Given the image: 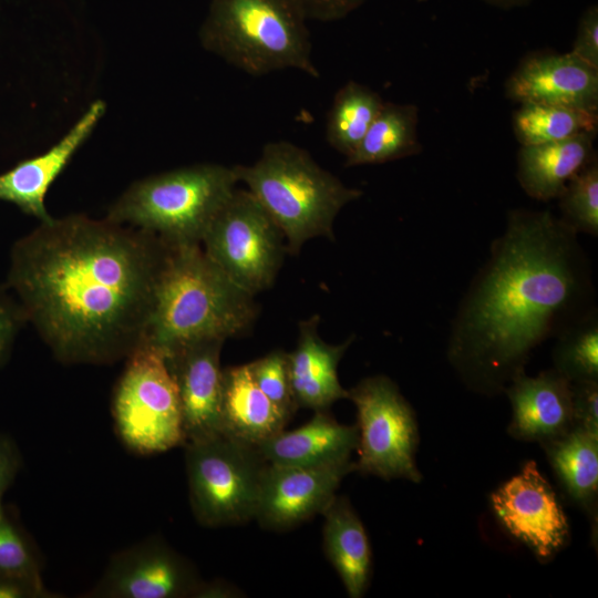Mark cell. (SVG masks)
<instances>
[{
    "instance_id": "cell-12",
    "label": "cell",
    "mask_w": 598,
    "mask_h": 598,
    "mask_svg": "<svg viewBox=\"0 0 598 598\" xmlns=\"http://www.w3.org/2000/svg\"><path fill=\"white\" fill-rule=\"evenodd\" d=\"M495 516L509 535L540 560L553 558L566 544L569 525L556 494L534 461L491 495Z\"/></svg>"
},
{
    "instance_id": "cell-7",
    "label": "cell",
    "mask_w": 598,
    "mask_h": 598,
    "mask_svg": "<svg viewBox=\"0 0 598 598\" xmlns=\"http://www.w3.org/2000/svg\"><path fill=\"white\" fill-rule=\"evenodd\" d=\"M183 446L189 502L197 522L220 527L254 519L268 464L257 447L224 434Z\"/></svg>"
},
{
    "instance_id": "cell-24",
    "label": "cell",
    "mask_w": 598,
    "mask_h": 598,
    "mask_svg": "<svg viewBox=\"0 0 598 598\" xmlns=\"http://www.w3.org/2000/svg\"><path fill=\"white\" fill-rule=\"evenodd\" d=\"M419 110L414 104L384 102L346 166L383 164L419 154Z\"/></svg>"
},
{
    "instance_id": "cell-10",
    "label": "cell",
    "mask_w": 598,
    "mask_h": 598,
    "mask_svg": "<svg viewBox=\"0 0 598 598\" xmlns=\"http://www.w3.org/2000/svg\"><path fill=\"white\" fill-rule=\"evenodd\" d=\"M358 413L355 471L383 480H422L416 466L419 429L414 412L396 384L378 374L348 390Z\"/></svg>"
},
{
    "instance_id": "cell-27",
    "label": "cell",
    "mask_w": 598,
    "mask_h": 598,
    "mask_svg": "<svg viewBox=\"0 0 598 598\" xmlns=\"http://www.w3.org/2000/svg\"><path fill=\"white\" fill-rule=\"evenodd\" d=\"M553 361L570 382L598 381L597 309L556 337Z\"/></svg>"
},
{
    "instance_id": "cell-38",
    "label": "cell",
    "mask_w": 598,
    "mask_h": 598,
    "mask_svg": "<svg viewBox=\"0 0 598 598\" xmlns=\"http://www.w3.org/2000/svg\"><path fill=\"white\" fill-rule=\"evenodd\" d=\"M489 4H493L495 7H499L503 9H509L515 7H520L526 3H528L530 0H483Z\"/></svg>"
},
{
    "instance_id": "cell-2",
    "label": "cell",
    "mask_w": 598,
    "mask_h": 598,
    "mask_svg": "<svg viewBox=\"0 0 598 598\" xmlns=\"http://www.w3.org/2000/svg\"><path fill=\"white\" fill-rule=\"evenodd\" d=\"M578 234L548 209H511L452 319L447 358L468 389L504 392L534 350L597 309Z\"/></svg>"
},
{
    "instance_id": "cell-36",
    "label": "cell",
    "mask_w": 598,
    "mask_h": 598,
    "mask_svg": "<svg viewBox=\"0 0 598 598\" xmlns=\"http://www.w3.org/2000/svg\"><path fill=\"white\" fill-rule=\"evenodd\" d=\"M21 465L20 453L13 441L0 434V502L14 481Z\"/></svg>"
},
{
    "instance_id": "cell-4",
    "label": "cell",
    "mask_w": 598,
    "mask_h": 598,
    "mask_svg": "<svg viewBox=\"0 0 598 598\" xmlns=\"http://www.w3.org/2000/svg\"><path fill=\"white\" fill-rule=\"evenodd\" d=\"M234 167L238 182L282 231L291 255L315 237L333 239L338 214L362 196V190L344 185L288 141L269 142L255 163Z\"/></svg>"
},
{
    "instance_id": "cell-28",
    "label": "cell",
    "mask_w": 598,
    "mask_h": 598,
    "mask_svg": "<svg viewBox=\"0 0 598 598\" xmlns=\"http://www.w3.org/2000/svg\"><path fill=\"white\" fill-rule=\"evenodd\" d=\"M559 218L577 234L598 236V162L594 157L557 198Z\"/></svg>"
},
{
    "instance_id": "cell-14",
    "label": "cell",
    "mask_w": 598,
    "mask_h": 598,
    "mask_svg": "<svg viewBox=\"0 0 598 598\" xmlns=\"http://www.w3.org/2000/svg\"><path fill=\"white\" fill-rule=\"evenodd\" d=\"M224 339H205L165 355L177 386L185 443L221 434Z\"/></svg>"
},
{
    "instance_id": "cell-29",
    "label": "cell",
    "mask_w": 598,
    "mask_h": 598,
    "mask_svg": "<svg viewBox=\"0 0 598 598\" xmlns=\"http://www.w3.org/2000/svg\"><path fill=\"white\" fill-rule=\"evenodd\" d=\"M247 365L258 388L291 419L298 406L291 386L288 352L275 350Z\"/></svg>"
},
{
    "instance_id": "cell-11",
    "label": "cell",
    "mask_w": 598,
    "mask_h": 598,
    "mask_svg": "<svg viewBox=\"0 0 598 598\" xmlns=\"http://www.w3.org/2000/svg\"><path fill=\"white\" fill-rule=\"evenodd\" d=\"M204 580L189 560L156 537L116 553L87 592L93 598H197Z\"/></svg>"
},
{
    "instance_id": "cell-9",
    "label": "cell",
    "mask_w": 598,
    "mask_h": 598,
    "mask_svg": "<svg viewBox=\"0 0 598 598\" xmlns=\"http://www.w3.org/2000/svg\"><path fill=\"white\" fill-rule=\"evenodd\" d=\"M236 285L256 296L275 281L287 254L282 231L247 189H235L202 240Z\"/></svg>"
},
{
    "instance_id": "cell-32",
    "label": "cell",
    "mask_w": 598,
    "mask_h": 598,
    "mask_svg": "<svg viewBox=\"0 0 598 598\" xmlns=\"http://www.w3.org/2000/svg\"><path fill=\"white\" fill-rule=\"evenodd\" d=\"M573 55L598 70V7L589 6L581 14L573 48Z\"/></svg>"
},
{
    "instance_id": "cell-22",
    "label": "cell",
    "mask_w": 598,
    "mask_h": 598,
    "mask_svg": "<svg viewBox=\"0 0 598 598\" xmlns=\"http://www.w3.org/2000/svg\"><path fill=\"white\" fill-rule=\"evenodd\" d=\"M323 549L349 597L361 598L370 582L372 554L362 522L346 496H334L323 511Z\"/></svg>"
},
{
    "instance_id": "cell-33",
    "label": "cell",
    "mask_w": 598,
    "mask_h": 598,
    "mask_svg": "<svg viewBox=\"0 0 598 598\" xmlns=\"http://www.w3.org/2000/svg\"><path fill=\"white\" fill-rule=\"evenodd\" d=\"M25 320L21 306L0 288V365L8 359L14 338Z\"/></svg>"
},
{
    "instance_id": "cell-18",
    "label": "cell",
    "mask_w": 598,
    "mask_h": 598,
    "mask_svg": "<svg viewBox=\"0 0 598 598\" xmlns=\"http://www.w3.org/2000/svg\"><path fill=\"white\" fill-rule=\"evenodd\" d=\"M320 317L299 322L297 347L288 352L290 380L296 404L313 411L328 410L349 392L339 382L338 364L354 336L340 344L324 342L319 333Z\"/></svg>"
},
{
    "instance_id": "cell-35",
    "label": "cell",
    "mask_w": 598,
    "mask_h": 598,
    "mask_svg": "<svg viewBox=\"0 0 598 598\" xmlns=\"http://www.w3.org/2000/svg\"><path fill=\"white\" fill-rule=\"evenodd\" d=\"M41 579L0 571V598H53Z\"/></svg>"
},
{
    "instance_id": "cell-31",
    "label": "cell",
    "mask_w": 598,
    "mask_h": 598,
    "mask_svg": "<svg viewBox=\"0 0 598 598\" xmlns=\"http://www.w3.org/2000/svg\"><path fill=\"white\" fill-rule=\"evenodd\" d=\"M574 426L598 435V381L571 382Z\"/></svg>"
},
{
    "instance_id": "cell-20",
    "label": "cell",
    "mask_w": 598,
    "mask_h": 598,
    "mask_svg": "<svg viewBox=\"0 0 598 598\" xmlns=\"http://www.w3.org/2000/svg\"><path fill=\"white\" fill-rule=\"evenodd\" d=\"M595 136L584 133L563 141L520 145L516 177L523 190L536 200L557 199L568 182L596 157Z\"/></svg>"
},
{
    "instance_id": "cell-8",
    "label": "cell",
    "mask_w": 598,
    "mask_h": 598,
    "mask_svg": "<svg viewBox=\"0 0 598 598\" xmlns=\"http://www.w3.org/2000/svg\"><path fill=\"white\" fill-rule=\"evenodd\" d=\"M126 360L112 404L122 442L143 455L184 445L178 391L164 353L141 343Z\"/></svg>"
},
{
    "instance_id": "cell-34",
    "label": "cell",
    "mask_w": 598,
    "mask_h": 598,
    "mask_svg": "<svg viewBox=\"0 0 598 598\" xmlns=\"http://www.w3.org/2000/svg\"><path fill=\"white\" fill-rule=\"evenodd\" d=\"M308 20L337 21L361 7L365 0H293Z\"/></svg>"
},
{
    "instance_id": "cell-30",
    "label": "cell",
    "mask_w": 598,
    "mask_h": 598,
    "mask_svg": "<svg viewBox=\"0 0 598 598\" xmlns=\"http://www.w3.org/2000/svg\"><path fill=\"white\" fill-rule=\"evenodd\" d=\"M0 571L41 579L37 556L0 502Z\"/></svg>"
},
{
    "instance_id": "cell-17",
    "label": "cell",
    "mask_w": 598,
    "mask_h": 598,
    "mask_svg": "<svg viewBox=\"0 0 598 598\" xmlns=\"http://www.w3.org/2000/svg\"><path fill=\"white\" fill-rule=\"evenodd\" d=\"M104 111L105 104L102 101L92 103L70 132L51 150L22 161L0 174V200L17 205L41 223L51 220L44 205L45 194L91 134Z\"/></svg>"
},
{
    "instance_id": "cell-19",
    "label": "cell",
    "mask_w": 598,
    "mask_h": 598,
    "mask_svg": "<svg viewBox=\"0 0 598 598\" xmlns=\"http://www.w3.org/2000/svg\"><path fill=\"white\" fill-rule=\"evenodd\" d=\"M358 441L357 424H341L320 410L302 426L282 430L256 447L268 464L307 467L350 461Z\"/></svg>"
},
{
    "instance_id": "cell-5",
    "label": "cell",
    "mask_w": 598,
    "mask_h": 598,
    "mask_svg": "<svg viewBox=\"0 0 598 598\" xmlns=\"http://www.w3.org/2000/svg\"><path fill=\"white\" fill-rule=\"evenodd\" d=\"M307 20L293 0H212L199 37L252 76L296 69L318 78Z\"/></svg>"
},
{
    "instance_id": "cell-6",
    "label": "cell",
    "mask_w": 598,
    "mask_h": 598,
    "mask_svg": "<svg viewBox=\"0 0 598 598\" xmlns=\"http://www.w3.org/2000/svg\"><path fill=\"white\" fill-rule=\"evenodd\" d=\"M237 183L234 166L177 168L133 184L110 208L106 219L153 234L167 245H200Z\"/></svg>"
},
{
    "instance_id": "cell-26",
    "label": "cell",
    "mask_w": 598,
    "mask_h": 598,
    "mask_svg": "<svg viewBox=\"0 0 598 598\" xmlns=\"http://www.w3.org/2000/svg\"><path fill=\"white\" fill-rule=\"evenodd\" d=\"M598 112L524 103L513 115V132L520 145L567 140L584 133H597Z\"/></svg>"
},
{
    "instance_id": "cell-16",
    "label": "cell",
    "mask_w": 598,
    "mask_h": 598,
    "mask_svg": "<svg viewBox=\"0 0 598 598\" xmlns=\"http://www.w3.org/2000/svg\"><path fill=\"white\" fill-rule=\"evenodd\" d=\"M512 405L508 433L516 440H554L574 426L571 382L555 368L528 377L518 373L506 386Z\"/></svg>"
},
{
    "instance_id": "cell-13",
    "label": "cell",
    "mask_w": 598,
    "mask_h": 598,
    "mask_svg": "<svg viewBox=\"0 0 598 598\" xmlns=\"http://www.w3.org/2000/svg\"><path fill=\"white\" fill-rule=\"evenodd\" d=\"M353 471L351 460L307 467L267 464L254 519L267 529L296 527L322 514L341 481Z\"/></svg>"
},
{
    "instance_id": "cell-37",
    "label": "cell",
    "mask_w": 598,
    "mask_h": 598,
    "mask_svg": "<svg viewBox=\"0 0 598 598\" xmlns=\"http://www.w3.org/2000/svg\"><path fill=\"white\" fill-rule=\"evenodd\" d=\"M241 594L236 587L227 582L217 580L212 582L204 581L197 598H221V597H238Z\"/></svg>"
},
{
    "instance_id": "cell-1",
    "label": "cell",
    "mask_w": 598,
    "mask_h": 598,
    "mask_svg": "<svg viewBox=\"0 0 598 598\" xmlns=\"http://www.w3.org/2000/svg\"><path fill=\"white\" fill-rule=\"evenodd\" d=\"M166 249L106 218H52L13 245L8 286L60 361L112 363L142 342Z\"/></svg>"
},
{
    "instance_id": "cell-15",
    "label": "cell",
    "mask_w": 598,
    "mask_h": 598,
    "mask_svg": "<svg viewBox=\"0 0 598 598\" xmlns=\"http://www.w3.org/2000/svg\"><path fill=\"white\" fill-rule=\"evenodd\" d=\"M505 95L536 103L598 112V70L570 52L525 59L505 83Z\"/></svg>"
},
{
    "instance_id": "cell-3",
    "label": "cell",
    "mask_w": 598,
    "mask_h": 598,
    "mask_svg": "<svg viewBox=\"0 0 598 598\" xmlns=\"http://www.w3.org/2000/svg\"><path fill=\"white\" fill-rule=\"evenodd\" d=\"M257 316L255 296L228 278L199 244L167 245L141 343L166 355L198 340L245 334Z\"/></svg>"
},
{
    "instance_id": "cell-21",
    "label": "cell",
    "mask_w": 598,
    "mask_h": 598,
    "mask_svg": "<svg viewBox=\"0 0 598 598\" xmlns=\"http://www.w3.org/2000/svg\"><path fill=\"white\" fill-rule=\"evenodd\" d=\"M289 420L258 388L247 364L223 369L221 434L257 446Z\"/></svg>"
},
{
    "instance_id": "cell-23",
    "label": "cell",
    "mask_w": 598,
    "mask_h": 598,
    "mask_svg": "<svg viewBox=\"0 0 598 598\" xmlns=\"http://www.w3.org/2000/svg\"><path fill=\"white\" fill-rule=\"evenodd\" d=\"M569 497L597 523L598 435L573 426L540 444Z\"/></svg>"
},
{
    "instance_id": "cell-25",
    "label": "cell",
    "mask_w": 598,
    "mask_h": 598,
    "mask_svg": "<svg viewBox=\"0 0 598 598\" xmlns=\"http://www.w3.org/2000/svg\"><path fill=\"white\" fill-rule=\"evenodd\" d=\"M383 99L369 86L348 81L334 94L327 114L324 137L337 152L349 156L381 111Z\"/></svg>"
}]
</instances>
